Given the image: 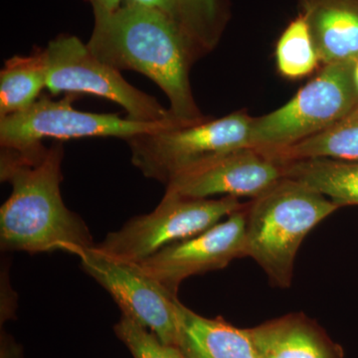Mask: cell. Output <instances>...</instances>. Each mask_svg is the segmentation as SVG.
<instances>
[{
  "label": "cell",
  "instance_id": "obj_11",
  "mask_svg": "<svg viewBox=\"0 0 358 358\" xmlns=\"http://www.w3.org/2000/svg\"><path fill=\"white\" fill-rule=\"evenodd\" d=\"M285 162L255 148H243L202 162L169 181L166 192L187 199L252 197L285 178Z\"/></svg>",
  "mask_w": 358,
  "mask_h": 358
},
{
  "label": "cell",
  "instance_id": "obj_3",
  "mask_svg": "<svg viewBox=\"0 0 358 358\" xmlns=\"http://www.w3.org/2000/svg\"><path fill=\"white\" fill-rule=\"evenodd\" d=\"M338 208L303 183L280 179L248 202L245 257L254 259L275 286L289 288L303 239Z\"/></svg>",
  "mask_w": 358,
  "mask_h": 358
},
{
  "label": "cell",
  "instance_id": "obj_18",
  "mask_svg": "<svg viewBox=\"0 0 358 358\" xmlns=\"http://www.w3.org/2000/svg\"><path fill=\"white\" fill-rule=\"evenodd\" d=\"M271 155L282 162L313 157L358 162V105L331 128Z\"/></svg>",
  "mask_w": 358,
  "mask_h": 358
},
{
  "label": "cell",
  "instance_id": "obj_5",
  "mask_svg": "<svg viewBox=\"0 0 358 358\" xmlns=\"http://www.w3.org/2000/svg\"><path fill=\"white\" fill-rule=\"evenodd\" d=\"M253 117L244 110L199 124L143 134L127 141L131 162L145 178L167 185L186 169L251 147Z\"/></svg>",
  "mask_w": 358,
  "mask_h": 358
},
{
  "label": "cell",
  "instance_id": "obj_12",
  "mask_svg": "<svg viewBox=\"0 0 358 358\" xmlns=\"http://www.w3.org/2000/svg\"><path fill=\"white\" fill-rule=\"evenodd\" d=\"M320 64L358 60V0H299Z\"/></svg>",
  "mask_w": 358,
  "mask_h": 358
},
{
  "label": "cell",
  "instance_id": "obj_7",
  "mask_svg": "<svg viewBox=\"0 0 358 358\" xmlns=\"http://www.w3.org/2000/svg\"><path fill=\"white\" fill-rule=\"evenodd\" d=\"M47 60V86L51 94H88L121 106L134 121L176 120L154 96L124 80L121 71L96 57L73 35H60L44 48Z\"/></svg>",
  "mask_w": 358,
  "mask_h": 358
},
{
  "label": "cell",
  "instance_id": "obj_19",
  "mask_svg": "<svg viewBox=\"0 0 358 358\" xmlns=\"http://www.w3.org/2000/svg\"><path fill=\"white\" fill-rule=\"evenodd\" d=\"M275 62L280 74L289 80L307 77L319 68V56L301 14L289 22L278 40Z\"/></svg>",
  "mask_w": 358,
  "mask_h": 358
},
{
  "label": "cell",
  "instance_id": "obj_6",
  "mask_svg": "<svg viewBox=\"0 0 358 358\" xmlns=\"http://www.w3.org/2000/svg\"><path fill=\"white\" fill-rule=\"evenodd\" d=\"M246 204L235 197L196 199L166 192L154 210L131 218L96 247L115 258L141 263L169 245L203 232Z\"/></svg>",
  "mask_w": 358,
  "mask_h": 358
},
{
  "label": "cell",
  "instance_id": "obj_22",
  "mask_svg": "<svg viewBox=\"0 0 358 358\" xmlns=\"http://www.w3.org/2000/svg\"><path fill=\"white\" fill-rule=\"evenodd\" d=\"M353 75H355V82L358 89V60L355 64V71H353Z\"/></svg>",
  "mask_w": 358,
  "mask_h": 358
},
{
  "label": "cell",
  "instance_id": "obj_4",
  "mask_svg": "<svg viewBox=\"0 0 358 358\" xmlns=\"http://www.w3.org/2000/svg\"><path fill=\"white\" fill-rule=\"evenodd\" d=\"M355 64L322 66L317 76L286 105L262 117H253L251 148L274 155L341 121L358 105Z\"/></svg>",
  "mask_w": 358,
  "mask_h": 358
},
{
  "label": "cell",
  "instance_id": "obj_8",
  "mask_svg": "<svg viewBox=\"0 0 358 358\" xmlns=\"http://www.w3.org/2000/svg\"><path fill=\"white\" fill-rule=\"evenodd\" d=\"M74 96L53 101L38 99L31 107L17 114L0 117V145L22 150L42 143L45 138H120L131 140L143 134L185 126L176 120L162 122L134 121L117 115L95 114L74 109Z\"/></svg>",
  "mask_w": 358,
  "mask_h": 358
},
{
  "label": "cell",
  "instance_id": "obj_14",
  "mask_svg": "<svg viewBox=\"0 0 358 358\" xmlns=\"http://www.w3.org/2000/svg\"><path fill=\"white\" fill-rule=\"evenodd\" d=\"M178 348L187 358H259L249 329L208 319L179 303Z\"/></svg>",
  "mask_w": 358,
  "mask_h": 358
},
{
  "label": "cell",
  "instance_id": "obj_16",
  "mask_svg": "<svg viewBox=\"0 0 358 358\" xmlns=\"http://www.w3.org/2000/svg\"><path fill=\"white\" fill-rule=\"evenodd\" d=\"M285 178L294 179L338 207L358 205V162L313 157L285 162Z\"/></svg>",
  "mask_w": 358,
  "mask_h": 358
},
{
  "label": "cell",
  "instance_id": "obj_21",
  "mask_svg": "<svg viewBox=\"0 0 358 358\" xmlns=\"http://www.w3.org/2000/svg\"><path fill=\"white\" fill-rule=\"evenodd\" d=\"M93 8L94 16L114 13L124 4V0H88Z\"/></svg>",
  "mask_w": 358,
  "mask_h": 358
},
{
  "label": "cell",
  "instance_id": "obj_20",
  "mask_svg": "<svg viewBox=\"0 0 358 358\" xmlns=\"http://www.w3.org/2000/svg\"><path fill=\"white\" fill-rule=\"evenodd\" d=\"M115 333L134 358H187L178 346L166 345L152 331L122 315Z\"/></svg>",
  "mask_w": 358,
  "mask_h": 358
},
{
  "label": "cell",
  "instance_id": "obj_17",
  "mask_svg": "<svg viewBox=\"0 0 358 358\" xmlns=\"http://www.w3.org/2000/svg\"><path fill=\"white\" fill-rule=\"evenodd\" d=\"M46 86L44 49H37L31 55L8 59L0 72V117L31 107Z\"/></svg>",
  "mask_w": 358,
  "mask_h": 358
},
{
  "label": "cell",
  "instance_id": "obj_9",
  "mask_svg": "<svg viewBox=\"0 0 358 358\" xmlns=\"http://www.w3.org/2000/svg\"><path fill=\"white\" fill-rule=\"evenodd\" d=\"M79 259L85 272L109 292L122 315L152 331L166 345L178 346V296L148 275L140 264L108 255L96 245Z\"/></svg>",
  "mask_w": 358,
  "mask_h": 358
},
{
  "label": "cell",
  "instance_id": "obj_2",
  "mask_svg": "<svg viewBox=\"0 0 358 358\" xmlns=\"http://www.w3.org/2000/svg\"><path fill=\"white\" fill-rule=\"evenodd\" d=\"M88 47L117 70H131L155 82L180 124L206 121L193 96L190 70L197 62L176 25L159 11L126 3L114 13L94 16Z\"/></svg>",
  "mask_w": 358,
  "mask_h": 358
},
{
  "label": "cell",
  "instance_id": "obj_1",
  "mask_svg": "<svg viewBox=\"0 0 358 358\" xmlns=\"http://www.w3.org/2000/svg\"><path fill=\"white\" fill-rule=\"evenodd\" d=\"M64 150L43 143L22 150L1 148L0 178L11 194L0 209V246L28 253L62 251L80 257L95 246L83 219L61 194Z\"/></svg>",
  "mask_w": 358,
  "mask_h": 358
},
{
  "label": "cell",
  "instance_id": "obj_13",
  "mask_svg": "<svg viewBox=\"0 0 358 358\" xmlns=\"http://www.w3.org/2000/svg\"><path fill=\"white\" fill-rule=\"evenodd\" d=\"M124 2L154 9L169 18L185 36L196 61L217 46L230 17L228 0H124Z\"/></svg>",
  "mask_w": 358,
  "mask_h": 358
},
{
  "label": "cell",
  "instance_id": "obj_10",
  "mask_svg": "<svg viewBox=\"0 0 358 358\" xmlns=\"http://www.w3.org/2000/svg\"><path fill=\"white\" fill-rule=\"evenodd\" d=\"M247 206L203 232L169 245L138 263L174 296L181 282L192 275L227 267L245 257Z\"/></svg>",
  "mask_w": 358,
  "mask_h": 358
},
{
  "label": "cell",
  "instance_id": "obj_15",
  "mask_svg": "<svg viewBox=\"0 0 358 358\" xmlns=\"http://www.w3.org/2000/svg\"><path fill=\"white\" fill-rule=\"evenodd\" d=\"M259 358H339L338 348L301 315L249 329Z\"/></svg>",
  "mask_w": 358,
  "mask_h": 358
}]
</instances>
